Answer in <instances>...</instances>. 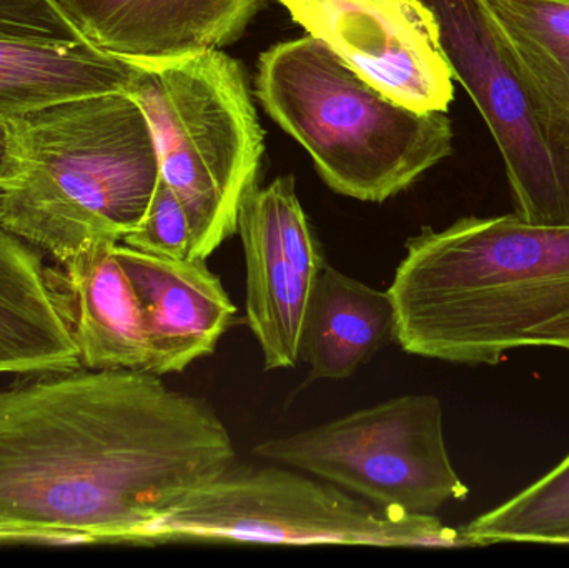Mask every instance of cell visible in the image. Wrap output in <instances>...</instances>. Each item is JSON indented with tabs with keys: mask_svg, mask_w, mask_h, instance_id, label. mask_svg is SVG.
I'll use <instances>...</instances> for the list:
<instances>
[{
	"mask_svg": "<svg viewBox=\"0 0 569 568\" xmlns=\"http://www.w3.org/2000/svg\"><path fill=\"white\" fill-rule=\"evenodd\" d=\"M247 266V322L267 370L300 360L305 320L325 257L291 176L253 187L239 213Z\"/></svg>",
	"mask_w": 569,
	"mask_h": 568,
	"instance_id": "30bf717a",
	"label": "cell"
},
{
	"mask_svg": "<svg viewBox=\"0 0 569 568\" xmlns=\"http://www.w3.org/2000/svg\"><path fill=\"white\" fill-rule=\"evenodd\" d=\"M199 542L468 547L460 529L435 516L380 509L327 480L276 462L233 464L163 514L140 546Z\"/></svg>",
	"mask_w": 569,
	"mask_h": 568,
	"instance_id": "8992f818",
	"label": "cell"
},
{
	"mask_svg": "<svg viewBox=\"0 0 569 568\" xmlns=\"http://www.w3.org/2000/svg\"><path fill=\"white\" fill-rule=\"evenodd\" d=\"M468 547L569 546V454L553 469L460 529Z\"/></svg>",
	"mask_w": 569,
	"mask_h": 568,
	"instance_id": "ac0fdd59",
	"label": "cell"
},
{
	"mask_svg": "<svg viewBox=\"0 0 569 568\" xmlns=\"http://www.w3.org/2000/svg\"><path fill=\"white\" fill-rule=\"evenodd\" d=\"M137 72L87 40L57 0H0V119L127 92Z\"/></svg>",
	"mask_w": 569,
	"mask_h": 568,
	"instance_id": "8fae6325",
	"label": "cell"
},
{
	"mask_svg": "<svg viewBox=\"0 0 569 568\" xmlns=\"http://www.w3.org/2000/svg\"><path fill=\"white\" fill-rule=\"evenodd\" d=\"M87 40L127 62L220 49L260 0H57Z\"/></svg>",
	"mask_w": 569,
	"mask_h": 568,
	"instance_id": "4fadbf2b",
	"label": "cell"
},
{
	"mask_svg": "<svg viewBox=\"0 0 569 568\" xmlns=\"http://www.w3.org/2000/svg\"><path fill=\"white\" fill-rule=\"evenodd\" d=\"M518 62L569 127V0H485Z\"/></svg>",
	"mask_w": 569,
	"mask_h": 568,
	"instance_id": "e0dca14e",
	"label": "cell"
},
{
	"mask_svg": "<svg viewBox=\"0 0 569 568\" xmlns=\"http://www.w3.org/2000/svg\"><path fill=\"white\" fill-rule=\"evenodd\" d=\"M80 367L79 349L42 253L0 227V377Z\"/></svg>",
	"mask_w": 569,
	"mask_h": 568,
	"instance_id": "9a60e30c",
	"label": "cell"
},
{
	"mask_svg": "<svg viewBox=\"0 0 569 568\" xmlns=\"http://www.w3.org/2000/svg\"><path fill=\"white\" fill-rule=\"evenodd\" d=\"M308 36L395 102L447 112L455 77L420 0H280Z\"/></svg>",
	"mask_w": 569,
	"mask_h": 568,
	"instance_id": "9c48e42d",
	"label": "cell"
},
{
	"mask_svg": "<svg viewBox=\"0 0 569 568\" xmlns=\"http://www.w3.org/2000/svg\"><path fill=\"white\" fill-rule=\"evenodd\" d=\"M113 252L142 309L150 349L147 372H183L212 356L232 327L237 307L207 260L150 256L122 242Z\"/></svg>",
	"mask_w": 569,
	"mask_h": 568,
	"instance_id": "7c38bea8",
	"label": "cell"
},
{
	"mask_svg": "<svg viewBox=\"0 0 569 568\" xmlns=\"http://www.w3.org/2000/svg\"><path fill=\"white\" fill-rule=\"evenodd\" d=\"M388 290L365 286L325 263L305 320L300 360L311 380H347L393 340Z\"/></svg>",
	"mask_w": 569,
	"mask_h": 568,
	"instance_id": "2e32d148",
	"label": "cell"
},
{
	"mask_svg": "<svg viewBox=\"0 0 569 568\" xmlns=\"http://www.w3.org/2000/svg\"><path fill=\"white\" fill-rule=\"evenodd\" d=\"M22 176V156L12 120L0 119V193Z\"/></svg>",
	"mask_w": 569,
	"mask_h": 568,
	"instance_id": "ffe728a7",
	"label": "cell"
},
{
	"mask_svg": "<svg viewBox=\"0 0 569 568\" xmlns=\"http://www.w3.org/2000/svg\"><path fill=\"white\" fill-rule=\"evenodd\" d=\"M129 93L156 142L160 177L189 217L190 259L207 260L239 230L257 186L263 130L242 66L220 49L137 60Z\"/></svg>",
	"mask_w": 569,
	"mask_h": 568,
	"instance_id": "5b68a950",
	"label": "cell"
},
{
	"mask_svg": "<svg viewBox=\"0 0 569 568\" xmlns=\"http://www.w3.org/2000/svg\"><path fill=\"white\" fill-rule=\"evenodd\" d=\"M388 292L393 342L411 356L478 367L513 350L569 352V226L515 212L423 227Z\"/></svg>",
	"mask_w": 569,
	"mask_h": 568,
	"instance_id": "7a4b0ae2",
	"label": "cell"
},
{
	"mask_svg": "<svg viewBox=\"0 0 569 568\" xmlns=\"http://www.w3.org/2000/svg\"><path fill=\"white\" fill-rule=\"evenodd\" d=\"M237 462L203 397L147 370L0 386V542L136 544Z\"/></svg>",
	"mask_w": 569,
	"mask_h": 568,
	"instance_id": "6da1fadb",
	"label": "cell"
},
{
	"mask_svg": "<svg viewBox=\"0 0 569 568\" xmlns=\"http://www.w3.org/2000/svg\"><path fill=\"white\" fill-rule=\"evenodd\" d=\"M253 454L340 487L380 509L435 516L470 494L445 442L443 407L430 393L395 397L291 436Z\"/></svg>",
	"mask_w": 569,
	"mask_h": 568,
	"instance_id": "52a82bcc",
	"label": "cell"
},
{
	"mask_svg": "<svg viewBox=\"0 0 569 568\" xmlns=\"http://www.w3.org/2000/svg\"><path fill=\"white\" fill-rule=\"evenodd\" d=\"M257 96L335 192L385 202L453 152L447 112H417L361 79L311 36L262 53Z\"/></svg>",
	"mask_w": 569,
	"mask_h": 568,
	"instance_id": "277c9868",
	"label": "cell"
},
{
	"mask_svg": "<svg viewBox=\"0 0 569 568\" xmlns=\"http://www.w3.org/2000/svg\"><path fill=\"white\" fill-rule=\"evenodd\" d=\"M22 176L0 193V227L60 266L139 227L159 157L139 103L100 93L13 117Z\"/></svg>",
	"mask_w": 569,
	"mask_h": 568,
	"instance_id": "3957f363",
	"label": "cell"
},
{
	"mask_svg": "<svg viewBox=\"0 0 569 568\" xmlns=\"http://www.w3.org/2000/svg\"><path fill=\"white\" fill-rule=\"evenodd\" d=\"M119 242H100L63 263L56 283L80 363L93 370H147L149 340L132 282L117 259Z\"/></svg>",
	"mask_w": 569,
	"mask_h": 568,
	"instance_id": "5bb4252c",
	"label": "cell"
},
{
	"mask_svg": "<svg viewBox=\"0 0 569 568\" xmlns=\"http://www.w3.org/2000/svg\"><path fill=\"white\" fill-rule=\"evenodd\" d=\"M122 243L167 259H190L192 233L189 217L169 183L159 177L149 209L133 232Z\"/></svg>",
	"mask_w": 569,
	"mask_h": 568,
	"instance_id": "d6986e66",
	"label": "cell"
},
{
	"mask_svg": "<svg viewBox=\"0 0 569 568\" xmlns=\"http://www.w3.org/2000/svg\"><path fill=\"white\" fill-rule=\"evenodd\" d=\"M433 13L455 80L503 157L521 219L569 226V127L518 62L485 0H420Z\"/></svg>",
	"mask_w": 569,
	"mask_h": 568,
	"instance_id": "ba28073f",
	"label": "cell"
}]
</instances>
